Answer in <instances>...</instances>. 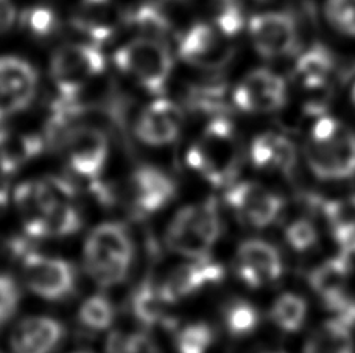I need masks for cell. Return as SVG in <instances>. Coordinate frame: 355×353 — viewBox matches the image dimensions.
Instances as JSON below:
<instances>
[{"label":"cell","instance_id":"28","mask_svg":"<svg viewBox=\"0 0 355 353\" xmlns=\"http://www.w3.org/2000/svg\"><path fill=\"white\" fill-rule=\"evenodd\" d=\"M307 318V302L300 294L284 293L275 299L270 308V319L277 329L295 333L301 329Z\"/></svg>","mask_w":355,"mask_h":353},{"label":"cell","instance_id":"3","mask_svg":"<svg viewBox=\"0 0 355 353\" xmlns=\"http://www.w3.org/2000/svg\"><path fill=\"white\" fill-rule=\"evenodd\" d=\"M83 260L86 273L101 288L120 285L135 260V242L123 224L107 221L87 235Z\"/></svg>","mask_w":355,"mask_h":353},{"label":"cell","instance_id":"15","mask_svg":"<svg viewBox=\"0 0 355 353\" xmlns=\"http://www.w3.org/2000/svg\"><path fill=\"white\" fill-rule=\"evenodd\" d=\"M236 271L246 287H268L284 274L282 257L275 244L263 239H246L237 248Z\"/></svg>","mask_w":355,"mask_h":353},{"label":"cell","instance_id":"45","mask_svg":"<svg viewBox=\"0 0 355 353\" xmlns=\"http://www.w3.org/2000/svg\"><path fill=\"white\" fill-rule=\"evenodd\" d=\"M73 353H89V352H73Z\"/></svg>","mask_w":355,"mask_h":353},{"label":"cell","instance_id":"13","mask_svg":"<svg viewBox=\"0 0 355 353\" xmlns=\"http://www.w3.org/2000/svg\"><path fill=\"white\" fill-rule=\"evenodd\" d=\"M248 31L252 47L266 60L288 56L297 46V25L287 12L257 15L250 21Z\"/></svg>","mask_w":355,"mask_h":353},{"label":"cell","instance_id":"12","mask_svg":"<svg viewBox=\"0 0 355 353\" xmlns=\"http://www.w3.org/2000/svg\"><path fill=\"white\" fill-rule=\"evenodd\" d=\"M176 182L161 168L142 165L132 172L128 181V201L137 217L161 212L176 197Z\"/></svg>","mask_w":355,"mask_h":353},{"label":"cell","instance_id":"10","mask_svg":"<svg viewBox=\"0 0 355 353\" xmlns=\"http://www.w3.org/2000/svg\"><path fill=\"white\" fill-rule=\"evenodd\" d=\"M287 97L284 78L268 69L250 72L232 91V103L248 114H271L282 109Z\"/></svg>","mask_w":355,"mask_h":353},{"label":"cell","instance_id":"20","mask_svg":"<svg viewBox=\"0 0 355 353\" xmlns=\"http://www.w3.org/2000/svg\"><path fill=\"white\" fill-rule=\"evenodd\" d=\"M250 161L259 170L288 176L296 170L297 151L293 142L276 132H263L251 142Z\"/></svg>","mask_w":355,"mask_h":353},{"label":"cell","instance_id":"25","mask_svg":"<svg viewBox=\"0 0 355 353\" xmlns=\"http://www.w3.org/2000/svg\"><path fill=\"white\" fill-rule=\"evenodd\" d=\"M83 217L72 199H60L49 207L42 223V239L71 237L81 229Z\"/></svg>","mask_w":355,"mask_h":353},{"label":"cell","instance_id":"31","mask_svg":"<svg viewBox=\"0 0 355 353\" xmlns=\"http://www.w3.org/2000/svg\"><path fill=\"white\" fill-rule=\"evenodd\" d=\"M21 25L25 31H28L31 36L44 37L52 36L56 30H58V16L56 12L49 8V6L36 5L30 6L21 15Z\"/></svg>","mask_w":355,"mask_h":353},{"label":"cell","instance_id":"40","mask_svg":"<svg viewBox=\"0 0 355 353\" xmlns=\"http://www.w3.org/2000/svg\"><path fill=\"white\" fill-rule=\"evenodd\" d=\"M16 21V10L11 0H0V35L8 31Z\"/></svg>","mask_w":355,"mask_h":353},{"label":"cell","instance_id":"8","mask_svg":"<svg viewBox=\"0 0 355 353\" xmlns=\"http://www.w3.org/2000/svg\"><path fill=\"white\" fill-rule=\"evenodd\" d=\"M67 167L77 178L87 182L98 181L110 156V143L103 131L94 126L78 125L61 141Z\"/></svg>","mask_w":355,"mask_h":353},{"label":"cell","instance_id":"22","mask_svg":"<svg viewBox=\"0 0 355 353\" xmlns=\"http://www.w3.org/2000/svg\"><path fill=\"white\" fill-rule=\"evenodd\" d=\"M352 273V258L345 254L329 258L309 274V283L320 296L322 304L338 298L347 291V283Z\"/></svg>","mask_w":355,"mask_h":353},{"label":"cell","instance_id":"5","mask_svg":"<svg viewBox=\"0 0 355 353\" xmlns=\"http://www.w3.org/2000/svg\"><path fill=\"white\" fill-rule=\"evenodd\" d=\"M120 72L150 93L159 96L166 89L173 71V58L161 39L136 37L120 47L114 55Z\"/></svg>","mask_w":355,"mask_h":353},{"label":"cell","instance_id":"16","mask_svg":"<svg viewBox=\"0 0 355 353\" xmlns=\"http://www.w3.org/2000/svg\"><path fill=\"white\" fill-rule=\"evenodd\" d=\"M223 279L225 268L211 257L189 258L167 275V279L161 283V289L170 304L175 305L201 293L202 289L217 285Z\"/></svg>","mask_w":355,"mask_h":353},{"label":"cell","instance_id":"35","mask_svg":"<svg viewBox=\"0 0 355 353\" xmlns=\"http://www.w3.org/2000/svg\"><path fill=\"white\" fill-rule=\"evenodd\" d=\"M324 11L334 28L355 36V0H326Z\"/></svg>","mask_w":355,"mask_h":353},{"label":"cell","instance_id":"37","mask_svg":"<svg viewBox=\"0 0 355 353\" xmlns=\"http://www.w3.org/2000/svg\"><path fill=\"white\" fill-rule=\"evenodd\" d=\"M21 304V289L8 274H0V327L10 323Z\"/></svg>","mask_w":355,"mask_h":353},{"label":"cell","instance_id":"18","mask_svg":"<svg viewBox=\"0 0 355 353\" xmlns=\"http://www.w3.org/2000/svg\"><path fill=\"white\" fill-rule=\"evenodd\" d=\"M71 22L92 44H103L116 36L125 24V15L114 0H80Z\"/></svg>","mask_w":355,"mask_h":353},{"label":"cell","instance_id":"21","mask_svg":"<svg viewBox=\"0 0 355 353\" xmlns=\"http://www.w3.org/2000/svg\"><path fill=\"white\" fill-rule=\"evenodd\" d=\"M170 305L172 304L164 296L161 285L151 280L139 283L130 299L132 316L144 327H147V329H153L156 325H173L175 320L168 313Z\"/></svg>","mask_w":355,"mask_h":353},{"label":"cell","instance_id":"34","mask_svg":"<svg viewBox=\"0 0 355 353\" xmlns=\"http://www.w3.org/2000/svg\"><path fill=\"white\" fill-rule=\"evenodd\" d=\"M320 212L331 229L355 226V194L332 201L322 199Z\"/></svg>","mask_w":355,"mask_h":353},{"label":"cell","instance_id":"24","mask_svg":"<svg viewBox=\"0 0 355 353\" xmlns=\"http://www.w3.org/2000/svg\"><path fill=\"white\" fill-rule=\"evenodd\" d=\"M304 353H354L351 329L337 319L326 320L310 333Z\"/></svg>","mask_w":355,"mask_h":353},{"label":"cell","instance_id":"27","mask_svg":"<svg viewBox=\"0 0 355 353\" xmlns=\"http://www.w3.org/2000/svg\"><path fill=\"white\" fill-rule=\"evenodd\" d=\"M221 320L231 336L245 338L257 330L261 324V313L248 300L231 299L223 305Z\"/></svg>","mask_w":355,"mask_h":353},{"label":"cell","instance_id":"44","mask_svg":"<svg viewBox=\"0 0 355 353\" xmlns=\"http://www.w3.org/2000/svg\"><path fill=\"white\" fill-rule=\"evenodd\" d=\"M252 2H259V3H263V2H268V0H252Z\"/></svg>","mask_w":355,"mask_h":353},{"label":"cell","instance_id":"2","mask_svg":"<svg viewBox=\"0 0 355 353\" xmlns=\"http://www.w3.org/2000/svg\"><path fill=\"white\" fill-rule=\"evenodd\" d=\"M306 162L316 178L345 181L355 176V131L335 117L320 116L304 147Z\"/></svg>","mask_w":355,"mask_h":353},{"label":"cell","instance_id":"19","mask_svg":"<svg viewBox=\"0 0 355 353\" xmlns=\"http://www.w3.org/2000/svg\"><path fill=\"white\" fill-rule=\"evenodd\" d=\"M64 325L49 316H30L15 325L10 335L12 353H53L64 339Z\"/></svg>","mask_w":355,"mask_h":353},{"label":"cell","instance_id":"9","mask_svg":"<svg viewBox=\"0 0 355 353\" xmlns=\"http://www.w3.org/2000/svg\"><path fill=\"white\" fill-rule=\"evenodd\" d=\"M225 201L236 217L256 229L268 228L284 210V199L259 182H234L226 188Z\"/></svg>","mask_w":355,"mask_h":353},{"label":"cell","instance_id":"39","mask_svg":"<svg viewBox=\"0 0 355 353\" xmlns=\"http://www.w3.org/2000/svg\"><path fill=\"white\" fill-rule=\"evenodd\" d=\"M332 235L341 254L352 258L355 255V226H345V228L332 229Z\"/></svg>","mask_w":355,"mask_h":353},{"label":"cell","instance_id":"29","mask_svg":"<svg viewBox=\"0 0 355 353\" xmlns=\"http://www.w3.org/2000/svg\"><path fill=\"white\" fill-rule=\"evenodd\" d=\"M114 319H116V310L105 294L89 296L78 310L80 324L91 332L107 330Z\"/></svg>","mask_w":355,"mask_h":353},{"label":"cell","instance_id":"17","mask_svg":"<svg viewBox=\"0 0 355 353\" xmlns=\"http://www.w3.org/2000/svg\"><path fill=\"white\" fill-rule=\"evenodd\" d=\"M184 114L172 100L159 98L145 106L139 114L135 132L139 141L148 147H164L173 143L181 134Z\"/></svg>","mask_w":355,"mask_h":353},{"label":"cell","instance_id":"30","mask_svg":"<svg viewBox=\"0 0 355 353\" xmlns=\"http://www.w3.org/2000/svg\"><path fill=\"white\" fill-rule=\"evenodd\" d=\"M214 330L205 323H193L178 330L175 345L178 353H207L214 344Z\"/></svg>","mask_w":355,"mask_h":353},{"label":"cell","instance_id":"26","mask_svg":"<svg viewBox=\"0 0 355 353\" xmlns=\"http://www.w3.org/2000/svg\"><path fill=\"white\" fill-rule=\"evenodd\" d=\"M125 24L136 30L141 37H153V39H161L172 28L164 10L151 2L136 5L128 15H125Z\"/></svg>","mask_w":355,"mask_h":353},{"label":"cell","instance_id":"23","mask_svg":"<svg viewBox=\"0 0 355 353\" xmlns=\"http://www.w3.org/2000/svg\"><path fill=\"white\" fill-rule=\"evenodd\" d=\"M334 67L332 53L324 46H313L297 58L295 73L304 89L318 91L327 84Z\"/></svg>","mask_w":355,"mask_h":353},{"label":"cell","instance_id":"14","mask_svg":"<svg viewBox=\"0 0 355 353\" xmlns=\"http://www.w3.org/2000/svg\"><path fill=\"white\" fill-rule=\"evenodd\" d=\"M37 89L35 67L16 56H0V122L28 108Z\"/></svg>","mask_w":355,"mask_h":353},{"label":"cell","instance_id":"33","mask_svg":"<svg viewBox=\"0 0 355 353\" xmlns=\"http://www.w3.org/2000/svg\"><path fill=\"white\" fill-rule=\"evenodd\" d=\"M215 27L225 36L237 35L243 28V8L240 0H214Z\"/></svg>","mask_w":355,"mask_h":353},{"label":"cell","instance_id":"38","mask_svg":"<svg viewBox=\"0 0 355 353\" xmlns=\"http://www.w3.org/2000/svg\"><path fill=\"white\" fill-rule=\"evenodd\" d=\"M322 305H324L329 311L334 313V319L340 320L341 324L349 327V329L355 327V298L347 291Z\"/></svg>","mask_w":355,"mask_h":353},{"label":"cell","instance_id":"4","mask_svg":"<svg viewBox=\"0 0 355 353\" xmlns=\"http://www.w3.org/2000/svg\"><path fill=\"white\" fill-rule=\"evenodd\" d=\"M223 234V221L215 199L184 206L175 213L166 232L168 249L186 258L211 257Z\"/></svg>","mask_w":355,"mask_h":353},{"label":"cell","instance_id":"43","mask_svg":"<svg viewBox=\"0 0 355 353\" xmlns=\"http://www.w3.org/2000/svg\"><path fill=\"white\" fill-rule=\"evenodd\" d=\"M352 103L355 106V84H354V89H352Z\"/></svg>","mask_w":355,"mask_h":353},{"label":"cell","instance_id":"41","mask_svg":"<svg viewBox=\"0 0 355 353\" xmlns=\"http://www.w3.org/2000/svg\"><path fill=\"white\" fill-rule=\"evenodd\" d=\"M6 207H8V192L5 187L0 185V217L3 215Z\"/></svg>","mask_w":355,"mask_h":353},{"label":"cell","instance_id":"42","mask_svg":"<svg viewBox=\"0 0 355 353\" xmlns=\"http://www.w3.org/2000/svg\"><path fill=\"white\" fill-rule=\"evenodd\" d=\"M261 353H285V352H281V350H263Z\"/></svg>","mask_w":355,"mask_h":353},{"label":"cell","instance_id":"11","mask_svg":"<svg viewBox=\"0 0 355 353\" xmlns=\"http://www.w3.org/2000/svg\"><path fill=\"white\" fill-rule=\"evenodd\" d=\"M178 52L187 64L205 69V71H217L226 66L232 56V47L215 25L196 24L182 35Z\"/></svg>","mask_w":355,"mask_h":353},{"label":"cell","instance_id":"32","mask_svg":"<svg viewBox=\"0 0 355 353\" xmlns=\"http://www.w3.org/2000/svg\"><path fill=\"white\" fill-rule=\"evenodd\" d=\"M189 102H192L196 109L212 114L214 117L225 116L227 112L226 91L221 84L201 86L198 89H193L190 92Z\"/></svg>","mask_w":355,"mask_h":353},{"label":"cell","instance_id":"1","mask_svg":"<svg viewBox=\"0 0 355 353\" xmlns=\"http://www.w3.org/2000/svg\"><path fill=\"white\" fill-rule=\"evenodd\" d=\"M186 162L211 185H232L240 170V147L231 120L226 116L214 117L198 141L190 145Z\"/></svg>","mask_w":355,"mask_h":353},{"label":"cell","instance_id":"7","mask_svg":"<svg viewBox=\"0 0 355 353\" xmlns=\"http://www.w3.org/2000/svg\"><path fill=\"white\" fill-rule=\"evenodd\" d=\"M103 71L105 56L92 42L62 46L50 61V77L60 92V98H77Z\"/></svg>","mask_w":355,"mask_h":353},{"label":"cell","instance_id":"36","mask_svg":"<svg viewBox=\"0 0 355 353\" xmlns=\"http://www.w3.org/2000/svg\"><path fill=\"white\" fill-rule=\"evenodd\" d=\"M285 239L296 252H307L318 243V230L307 218H297L285 229Z\"/></svg>","mask_w":355,"mask_h":353},{"label":"cell","instance_id":"6","mask_svg":"<svg viewBox=\"0 0 355 353\" xmlns=\"http://www.w3.org/2000/svg\"><path fill=\"white\" fill-rule=\"evenodd\" d=\"M15 254L21 258L25 285L37 298L58 302L67 299L77 287V273L72 263L64 258L40 254L25 244H15Z\"/></svg>","mask_w":355,"mask_h":353}]
</instances>
